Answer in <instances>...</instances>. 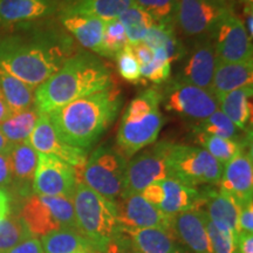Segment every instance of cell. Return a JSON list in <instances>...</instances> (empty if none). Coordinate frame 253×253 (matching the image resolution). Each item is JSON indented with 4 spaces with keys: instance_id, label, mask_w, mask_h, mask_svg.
<instances>
[{
    "instance_id": "cell-23",
    "label": "cell",
    "mask_w": 253,
    "mask_h": 253,
    "mask_svg": "<svg viewBox=\"0 0 253 253\" xmlns=\"http://www.w3.org/2000/svg\"><path fill=\"white\" fill-rule=\"evenodd\" d=\"M253 84V62H223L216 60L210 90L214 96Z\"/></svg>"
},
{
    "instance_id": "cell-2",
    "label": "cell",
    "mask_w": 253,
    "mask_h": 253,
    "mask_svg": "<svg viewBox=\"0 0 253 253\" xmlns=\"http://www.w3.org/2000/svg\"><path fill=\"white\" fill-rule=\"evenodd\" d=\"M121 106V93L110 87L72 101L47 115L63 142L88 151L114 122Z\"/></svg>"
},
{
    "instance_id": "cell-5",
    "label": "cell",
    "mask_w": 253,
    "mask_h": 253,
    "mask_svg": "<svg viewBox=\"0 0 253 253\" xmlns=\"http://www.w3.org/2000/svg\"><path fill=\"white\" fill-rule=\"evenodd\" d=\"M72 202L78 230L99 246L101 252L108 251L109 245L121 232L115 202L102 197L82 182L75 186Z\"/></svg>"
},
{
    "instance_id": "cell-28",
    "label": "cell",
    "mask_w": 253,
    "mask_h": 253,
    "mask_svg": "<svg viewBox=\"0 0 253 253\" xmlns=\"http://www.w3.org/2000/svg\"><path fill=\"white\" fill-rule=\"evenodd\" d=\"M8 156L11 162L12 181L14 179L21 188H26L30 183H33L39 154L31 147V144L27 141L14 144Z\"/></svg>"
},
{
    "instance_id": "cell-24",
    "label": "cell",
    "mask_w": 253,
    "mask_h": 253,
    "mask_svg": "<svg viewBox=\"0 0 253 253\" xmlns=\"http://www.w3.org/2000/svg\"><path fill=\"white\" fill-rule=\"evenodd\" d=\"M62 25L84 48L101 55L104 21L90 15L65 13Z\"/></svg>"
},
{
    "instance_id": "cell-34",
    "label": "cell",
    "mask_w": 253,
    "mask_h": 253,
    "mask_svg": "<svg viewBox=\"0 0 253 253\" xmlns=\"http://www.w3.org/2000/svg\"><path fill=\"white\" fill-rule=\"evenodd\" d=\"M31 237L19 216L9 213L7 217L0 219V253H6Z\"/></svg>"
},
{
    "instance_id": "cell-3",
    "label": "cell",
    "mask_w": 253,
    "mask_h": 253,
    "mask_svg": "<svg viewBox=\"0 0 253 253\" xmlns=\"http://www.w3.org/2000/svg\"><path fill=\"white\" fill-rule=\"evenodd\" d=\"M112 87V74L102 61L88 53L72 55L49 79L36 88L34 107L49 114L78 99Z\"/></svg>"
},
{
    "instance_id": "cell-4",
    "label": "cell",
    "mask_w": 253,
    "mask_h": 253,
    "mask_svg": "<svg viewBox=\"0 0 253 253\" xmlns=\"http://www.w3.org/2000/svg\"><path fill=\"white\" fill-rule=\"evenodd\" d=\"M162 91L156 88L143 91L126 107L118 132L119 151L125 158L153 144L157 140L164 120L160 106Z\"/></svg>"
},
{
    "instance_id": "cell-38",
    "label": "cell",
    "mask_w": 253,
    "mask_h": 253,
    "mask_svg": "<svg viewBox=\"0 0 253 253\" xmlns=\"http://www.w3.org/2000/svg\"><path fill=\"white\" fill-rule=\"evenodd\" d=\"M177 0H134L156 23H172Z\"/></svg>"
},
{
    "instance_id": "cell-40",
    "label": "cell",
    "mask_w": 253,
    "mask_h": 253,
    "mask_svg": "<svg viewBox=\"0 0 253 253\" xmlns=\"http://www.w3.org/2000/svg\"><path fill=\"white\" fill-rule=\"evenodd\" d=\"M205 227L213 253H237L236 238L233 233L218 230L205 213Z\"/></svg>"
},
{
    "instance_id": "cell-8",
    "label": "cell",
    "mask_w": 253,
    "mask_h": 253,
    "mask_svg": "<svg viewBox=\"0 0 253 253\" xmlns=\"http://www.w3.org/2000/svg\"><path fill=\"white\" fill-rule=\"evenodd\" d=\"M126 164V158L118 149L101 145L87 158L81 182L102 197L115 202L123 192Z\"/></svg>"
},
{
    "instance_id": "cell-16",
    "label": "cell",
    "mask_w": 253,
    "mask_h": 253,
    "mask_svg": "<svg viewBox=\"0 0 253 253\" xmlns=\"http://www.w3.org/2000/svg\"><path fill=\"white\" fill-rule=\"evenodd\" d=\"M218 184H220V191L229 195L239 208L252 202L253 163L251 150L243 149L224 166Z\"/></svg>"
},
{
    "instance_id": "cell-9",
    "label": "cell",
    "mask_w": 253,
    "mask_h": 253,
    "mask_svg": "<svg viewBox=\"0 0 253 253\" xmlns=\"http://www.w3.org/2000/svg\"><path fill=\"white\" fill-rule=\"evenodd\" d=\"M162 94L164 108L191 120L203 121L218 109V100L211 90L177 80Z\"/></svg>"
},
{
    "instance_id": "cell-14",
    "label": "cell",
    "mask_w": 253,
    "mask_h": 253,
    "mask_svg": "<svg viewBox=\"0 0 253 253\" xmlns=\"http://www.w3.org/2000/svg\"><path fill=\"white\" fill-rule=\"evenodd\" d=\"M27 142L38 154L55 156L74 167L79 179L80 170L82 171L87 161L88 151L72 147L63 142L53 126L47 114L40 113L39 120H38Z\"/></svg>"
},
{
    "instance_id": "cell-26",
    "label": "cell",
    "mask_w": 253,
    "mask_h": 253,
    "mask_svg": "<svg viewBox=\"0 0 253 253\" xmlns=\"http://www.w3.org/2000/svg\"><path fill=\"white\" fill-rule=\"evenodd\" d=\"M252 84L217 96L218 108L239 130L248 128L252 114Z\"/></svg>"
},
{
    "instance_id": "cell-39",
    "label": "cell",
    "mask_w": 253,
    "mask_h": 253,
    "mask_svg": "<svg viewBox=\"0 0 253 253\" xmlns=\"http://www.w3.org/2000/svg\"><path fill=\"white\" fill-rule=\"evenodd\" d=\"M115 60L120 75L126 81L131 82V84H138V82L142 81L140 65H138L137 59L134 54L131 45L128 43L121 52L118 53Z\"/></svg>"
},
{
    "instance_id": "cell-13",
    "label": "cell",
    "mask_w": 253,
    "mask_h": 253,
    "mask_svg": "<svg viewBox=\"0 0 253 253\" xmlns=\"http://www.w3.org/2000/svg\"><path fill=\"white\" fill-rule=\"evenodd\" d=\"M226 9L218 0H177L173 20L185 36H204L213 32Z\"/></svg>"
},
{
    "instance_id": "cell-32",
    "label": "cell",
    "mask_w": 253,
    "mask_h": 253,
    "mask_svg": "<svg viewBox=\"0 0 253 253\" xmlns=\"http://www.w3.org/2000/svg\"><path fill=\"white\" fill-rule=\"evenodd\" d=\"M119 19L125 27L129 45H136V43L142 42L150 28L156 24V21L147 12H144L136 5L130 6L120 15Z\"/></svg>"
},
{
    "instance_id": "cell-42",
    "label": "cell",
    "mask_w": 253,
    "mask_h": 253,
    "mask_svg": "<svg viewBox=\"0 0 253 253\" xmlns=\"http://www.w3.org/2000/svg\"><path fill=\"white\" fill-rule=\"evenodd\" d=\"M6 253H45L43 252L42 245H41L40 240L34 237H31L24 242H21L20 244L14 246L13 249H11Z\"/></svg>"
},
{
    "instance_id": "cell-21",
    "label": "cell",
    "mask_w": 253,
    "mask_h": 253,
    "mask_svg": "<svg viewBox=\"0 0 253 253\" xmlns=\"http://www.w3.org/2000/svg\"><path fill=\"white\" fill-rule=\"evenodd\" d=\"M207 210L204 211L209 219L213 223L218 230L233 233L238 238V216L240 208L238 204L223 191H208L204 194V204Z\"/></svg>"
},
{
    "instance_id": "cell-36",
    "label": "cell",
    "mask_w": 253,
    "mask_h": 253,
    "mask_svg": "<svg viewBox=\"0 0 253 253\" xmlns=\"http://www.w3.org/2000/svg\"><path fill=\"white\" fill-rule=\"evenodd\" d=\"M128 43L125 27L119 18L104 21L101 55L115 59L118 53L121 52Z\"/></svg>"
},
{
    "instance_id": "cell-15",
    "label": "cell",
    "mask_w": 253,
    "mask_h": 253,
    "mask_svg": "<svg viewBox=\"0 0 253 253\" xmlns=\"http://www.w3.org/2000/svg\"><path fill=\"white\" fill-rule=\"evenodd\" d=\"M116 219L120 229H170V219L156 207L145 201L141 194L121 196L115 201Z\"/></svg>"
},
{
    "instance_id": "cell-48",
    "label": "cell",
    "mask_w": 253,
    "mask_h": 253,
    "mask_svg": "<svg viewBox=\"0 0 253 253\" xmlns=\"http://www.w3.org/2000/svg\"><path fill=\"white\" fill-rule=\"evenodd\" d=\"M13 145L14 144H12L11 142L5 137L4 134L0 131V154H8L12 148H13Z\"/></svg>"
},
{
    "instance_id": "cell-19",
    "label": "cell",
    "mask_w": 253,
    "mask_h": 253,
    "mask_svg": "<svg viewBox=\"0 0 253 253\" xmlns=\"http://www.w3.org/2000/svg\"><path fill=\"white\" fill-rule=\"evenodd\" d=\"M161 201L157 209L168 217L186 212L191 210H199L204 204V194L196 188H190L176 179L168 178L160 181Z\"/></svg>"
},
{
    "instance_id": "cell-50",
    "label": "cell",
    "mask_w": 253,
    "mask_h": 253,
    "mask_svg": "<svg viewBox=\"0 0 253 253\" xmlns=\"http://www.w3.org/2000/svg\"><path fill=\"white\" fill-rule=\"evenodd\" d=\"M239 1L244 5V8L245 7H253V0H239Z\"/></svg>"
},
{
    "instance_id": "cell-7",
    "label": "cell",
    "mask_w": 253,
    "mask_h": 253,
    "mask_svg": "<svg viewBox=\"0 0 253 253\" xmlns=\"http://www.w3.org/2000/svg\"><path fill=\"white\" fill-rule=\"evenodd\" d=\"M32 237H42L62 229L78 230L72 199L32 195L21 208L20 214Z\"/></svg>"
},
{
    "instance_id": "cell-30",
    "label": "cell",
    "mask_w": 253,
    "mask_h": 253,
    "mask_svg": "<svg viewBox=\"0 0 253 253\" xmlns=\"http://www.w3.org/2000/svg\"><path fill=\"white\" fill-rule=\"evenodd\" d=\"M39 115L40 113L36 107L11 113L0 123V131L12 144L27 141L39 120Z\"/></svg>"
},
{
    "instance_id": "cell-51",
    "label": "cell",
    "mask_w": 253,
    "mask_h": 253,
    "mask_svg": "<svg viewBox=\"0 0 253 253\" xmlns=\"http://www.w3.org/2000/svg\"><path fill=\"white\" fill-rule=\"evenodd\" d=\"M218 1H223V0H218Z\"/></svg>"
},
{
    "instance_id": "cell-20",
    "label": "cell",
    "mask_w": 253,
    "mask_h": 253,
    "mask_svg": "<svg viewBox=\"0 0 253 253\" xmlns=\"http://www.w3.org/2000/svg\"><path fill=\"white\" fill-rule=\"evenodd\" d=\"M126 233L138 253H182L179 240L170 229H120Z\"/></svg>"
},
{
    "instance_id": "cell-41",
    "label": "cell",
    "mask_w": 253,
    "mask_h": 253,
    "mask_svg": "<svg viewBox=\"0 0 253 253\" xmlns=\"http://www.w3.org/2000/svg\"><path fill=\"white\" fill-rule=\"evenodd\" d=\"M252 231H253V204L252 202H250V203L240 207L239 216H238V232L252 233Z\"/></svg>"
},
{
    "instance_id": "cell-44",
    "label": "cell",
    "mask_w": 253,
    "mask_h": 253,
    "mask_svg": "<svg viewBox=\"0 0 253 253\" xmlns=\"http://www.w3.org/2000/svg\"><path fill=\"white\" fill-rule=\"evenodd\" d=\"M12 182L11 162L8 154H0V188L9 185Z\"/></svg>"
},
{
    "instance_id": "cell-35",
    "label": "cell",
    "mask_w": 253,
    "mask_h": 253,
    "mask_svg": "<svg viewBox=\"0 0 253 253\" xmlns=\"http://www.w3.org/2000/svg\"><path fill=\"white\" fill-rule=\"evenodd\" d=\"M196 132H202L216 137L239 141L240 130L219 109L196 126Z\"/></svg>"
},
{
    "instance_id": "cell-6",
    "label": "cell",
    "mask_w": 253,
    "mask_h": 253,
    "mask_svg": "<svg viewBox=\"0 0 253 253\" xmlns=\"http://www.w3.org/2000/svg\"><path fill=\"white\" fill-rule=\"evenodd\" d=\"M168 177L190 188L218 184L224 166L199 147L170 143L167 154Z\"/></svg>"
},
{
    "instance_id": "cell-10",
    "label": "cell",
    "mask_w": 253,
    "mask_h": 253,
    "mask_svg": "<svg viewBox=\"0 0 253 253\" xmlns=\"http://www.w3.org/2000/svg\"><path fill=\"white\" fill-rule=\"evenodd\" d=\"M169 142H160L126 164L121 196L141 194L148 185L168 178L167 154Z\"/></svg>"
},
{
    "instance_id": "cell-22",
    "label": "cell",
    "mask_w": 253,
    "mask_h": 253,
    "mask_svg": "<svg viewBox=\"0 0 253 253\" xmlns=\"http://www.w3.org/2000/svg\"><path fill=\"white\" fill-rule=\"evenodd\" d=\"M52 0H0V26H11L37 20L53 13Z\"/></svg>"
},
{
    "instance_id": "cell-31",
    "label": "cell",
    "mask_w": 253,
    "mask_h": 253,
    "mask_svg": "<svg viewBox=\"0 0 253 253\" xmlns=\"http://www.w3.org/2000/svg\"><path fill=\"white\" fill-rule=\"evenodd\" d=\"M142 42L151 49L163 48L171 62L179 60L184 54V49L173 33L172 23H156Z\"/></svg>"
},
{
    "instance_id": "cell-17",
    "label": "cell",
    "mask_w": 253,
    "mask_h": 253,
    "mask_svg": "<svg viewBox=\"0 0 253 253\" xmlns=\"http://www.w3.org/2000/svg\"><path fill=\"white\" fill-rule=\"evenodd\" d=\"M170 230L194 253H213L205 227L204 210L186 211L171 217Z\"/></svg>"
},
{
    "instance_id": "cell-1",
    "label": "cell",
    "mask_w": 253,
    "mask_h": 253,
    "mask_svg": "<svg viewBox=\"0 0 253 253\" xmlns=\"http://www.w3.org/2000/svg\"><path fill=\"white\" fill-rule=\"evenodd\" d=\"M71 47L53 33L0 31V68L36 89L71 58Z\"/></svg>"
},
{
    "instance_id": "cell-12",
    "label": "cell",
    "mask_w": 253,
    "mask_h": 253,
    "mask_svg": "<svg viewBox=\"0 0 253 253\" xmlns=\"http://www.w3.org/2000/svg\"><path fill=\"white\" fill-rule=\"evenodd\" d=\"M78 183L74 167L55 156L39 154L33 178L36 195L72 199Z\"/></svg>"
},
{
    "instance_id": "cell-43",
    "label": "cell",
    "mask_w": 253,
    "mask_h": 253,
    "mask_svg": "<svg viewBox=\"0 0 253 253\" xmlns=\"http://www.w3.org/2000/svg\"><path fill=\"white\" fill-rule=\"evenodd\" d=\"M132 50H134V54L137 59L138 65L144 66L147 63H149L154 58V50L150 48L149 46L145 45L144 42H138L136 45H131Z\"/></svg>"
},
{
    "instance_id": "cell-33",
    "label": "cell",
    "mask_w": 253,
    "mask_h": 253,
    "mask_svg": "<svg viewBox=\"0 0 253 253\" xmlns=\"http://www.w3.org/2000/svg\"><path fill=\"white\" fill-rule=\"evenodd\" d=\"M197 141L201 143L203 149L207 150L223 166H225L227 162H230L233 157L244 149L239 141L216 137V136L202 134V132H197Z\"/></svg>"
},
{
    "instance_id": "cell-11",
    "label": "cell",
    "mask_w": 253,
    "mask_h": 253,
    "mask_svg": "<svg viewBox=\"0 0 253 253\" xmlns=\"http://www.w3.org/2000/svg\"><path fill=\"white\" fill-rule=\"evenodd\" d=\"M216 60L223 62H252V41L243 20L227 8L213 30Z\"/></svg>"
},
{
    "instance_id": "cell-49",
    "label": "cell",
    "mask_w": 253,
    "mask_h": 253,
    "mask_svg": "<svg viewBox=\"0 0 253 253\" xmlns=\"http://www.w3.org/2000/svg\"><path fill=\"white\" fill-rule=\"evenodd\" d=\"M9 114H11V110L8 109L7 104H6L4 99H2V96L0 95V123L4 121Z\"/></svg>"
},
{
    "instance_id": "cell-37",
    "label": "cell",
    "mask_w": 253,
    "mask_h": 253,
    "mask_svg": "<svg viewBox=\"0 0 253 253\" xmlns=\"http://www.w3.org/2000/svg\"><path fill=\"white\" fill-rule=\"evenodd\" d=\"M154 58L149 63L141 66V77L155 84L166 81L171 74V61L163 48H155Z\"/></svg>"
},
{
    "instance_id": "cell-47",
    "label": "cell",
    "mask_w": 253,
    "mask_h": 253,
    "mask_svg": "<svg viewBox=\"0 0 253 253\" xmlns=\"http://www.w3.org/2000/svg\"><path fill=\"white\" fill-rule=\"evenodd\" d=\"M253 7H245L244 8V17L245 20L243 21V25H244V28L248 33L249 39L252 41L253 37Z\"/></svg>"
},
{
    "instance_id": "cell-45",
    "label": "cell",
    "mask_w": 253,
    "mask_h": 253,
    "mask_svg": "<svg viewBox=\"0 0 253 253\" xmlns=\"http://www.w3.org/2000/svg\"><path fill=\"white\" fill-rule=\"evenodd\" d=\"M237 253H253L252 233H239L237 238Z\"/></svg>"
},
{
    "instance_id": "cell-46",
    "label": "cell",
    "mask_w": 253,
    "mask_h": 253,
    "mask_svg": "<svg viewBox=\"0 0 253 253\" xmlns=\"http://www.w3.org/2000/svg\"><path fill=\"white\" fill-rule=\"evenodd\" d=\"M11 212L9 207V196L4 189L0 188V219L7 217Z\"/></svg>"
},
{
    "instance_id": "cell-29",
    "label": "cell",
    "mask_w": 253,
    "mask_h": 253,
    "mask_svg": "<svg viewBox=\"0 0 253 253\" xmlns=\"http://www.w3.org/2000/svg\"><path fill=\"white\" fill-rule=\"evenodd\" d=\"M0 95L11 113L30 108L34 104V88L0 68Z\"/></svg>"
},
{
    "instance_id": "cell-18",
    "label": "cell",
    "mask_w": 253,
    "mask_h": 253,
    "mask_svg": "<svg viewBox=\"0 0 253 253\" xmlns=\"http://www.w3.org/2000/svg\"><path fill=\"white\" fill-rule=\"evenodd\" d=\"M214 66H216L214 42L210 39L199 40L190 53L188 61L182 69V79L179 81L210 90Z\"/></svg>"
},
{
    "instance_id": "cell-25",
    "label": "cell",
    "mask_w": 253,
    "mask_h": 253,
    "mask_svg": "<svg viewBox=\"0 0 253 253\" xmlns=\"http://www.w3.org/2000/svg\"><path fill=\"white\" fill-rule=\"evenodd\" d=\"M45 253H100V249L79 230L62 229L42 236L40 240Z\"/></svg>"
},
{
    "instance_id": "cell-27",
    "label": "cell",
    "mask_w": 253,
    "mask_h": 253,
    "mask_svg": "<svg viewBox=\"0 0 253 253\" xmlns=\"http://www.w3.org/2000/svg\"><path fill=\"white\" fill-rule=\"evenodd\" d=\"M134 0H74L66 9V13L90 15L103 21L120 18Z\"/></svg>"
}]
</instances>
